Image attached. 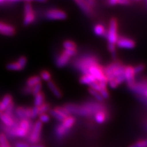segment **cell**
I'll use <instances>...</instances> for the list:
<instances>
[{"label":"cell","instance_id":"484cf974","mask_svg":"<svg viewBox=\"0 0 147 147\" xmlns=\"http://www.w3.org/2000/svg\"><path fill=\"white\" fill-rule=\"evenodd\" d=\"M0 147H10L6 136L3 134H0Z\"/></svg>","mask_w":147,"mask_h":147},{"label":"cell","instance_id":"7bdbcfd3","mask_svg":"<svg viewBox=\"0 0 147 147\" xmlns=\"http://www.w3.org/2000/svg\"><path fill=\"white\" fill-rule=\"evenodd\" d=\"M115 80L116 81V82L117 83V84L119 85V84H121L122 82H123L125 80V79L124 75H123V76H120L117 77V78H115Z\"/></svg>","mask_w":147,"mask_h":147},{"label":"cell","instance_id":"4fadbf2b","mask_svg":"<svg viewBox=\"0 0 147 147\" xmlns=\"http://www.w3.org/2000/svg\"><path fill=\"white\" fill-rule=\"evenodd\" d=\"M11 103H12V97L10 95H5L0 102V111L1 113L5 111Z\"/></svg>","mask_w":147,"mask_h":147},{"label":"cell","instance_id":"7dc6e473","mask_svg":"<svg viewBox=\"0 0 147 147\" xmlns=\"http://www.w3.org/2000/svg\"><path fill=\"white\" fill-rule=\"evenodd\" d=\"M108 49L112 53H115V45H108Z\"/></svg>","mask_w":147,"mask_h":147},{"label":"cell","instance_id":"603a6c76","mask_svg":"<svg viewBox=\"0 0 147 147\" xmlns=\"http://www.w3.org/2000/svg\"><path fill=\"white\" fill-rule=\"evenodd\" d=\"M106 114L104 113V112L100 111L98 112V113L95 115V119L97 123H104V121H106Z\"/></svg>","mask_w":147,"mask_h":147},{"label":"cell","instance_id":"74e56055","mask_svg":"<svg viewBox=\"0 0 147 147\" xmlns=\"http://www.w3.org/2000/svg\"><path fill=\"white\" fill-rule=\"evenodd\" d=\"M13 108H14V104H13V102H12V103H11L10 105H9L8 107L5 109V115L11 116V114H12V110H13Z\"/></svg>","mask_w":147,"mask_h":147},{"label":"cell","instance_id":"f5cc1de1","mask_svg":"<svg viewBox=\"0 0 147 147\" xmlns=\"http://www.w3.org/2000/svg\"><path fill=\"white\" fill-rule=\"evenodd\" d=\"M29 147H45L44 146H42V145H38V144H34V145H32V146H29Z\"/></svg>","mask_w":147,"mask_h":147},{"label":"cell","instance_id":"f35d334b","mask_svg":"<svg viewBox=\"0 0 147 147\" xmlns=\"http://www.w3.org/2000/svg\"><path fill=\"white\" fill-rule=\"evenodd\" d=\"M144 69V65H142V64H140V65H138V66H136V67L134 68V73L137 74V73H140L141 71H142Z\"/></svg>","mask_w":147,"mask_h":147},{"label":"cell","instance_id":"4dcf8cb0","mask_svg":"<svg viewBox=\"0 0 147 147\" xmlns=\"http://www.w3.org/2000/svg\"><path fill=\"white\" fill-rule=\"evenodd\" d=\"M16 113L20 118L26 119V117H25V108L23 107H18L16 110Z\"/></svg>","mask_w":147,"mask_h":147},{"label":"cell","instance_id":"9c48e42d","mask_svg":"<svg viewBox=\"0 0 147 147\" xmlns=\"http://www.w3.org/2000/svg\"><path fill=\"white\" fill-rule=\"evenodd\" d=\"M15 33L14 27L0 21V34L5 36H12Z\"/></svg>","mask_w":147,"mask_h":147},{"label":"cell","instance_id":"681fc988","mask_svg":"<svg viewBox=\"0 0 147 147\" xmlns=\"http://www.w3.org/2000/svg\"><path fill=\"white\" fill-rule=\"evenodd\" d=\"M23 92H24V93H32V88L29 87H26L25 88H24Z\"/></svg>","mask_w":147,"mask_h":147},{"label":"cell","instance_id":"3957f363","mask_svg":"<svg viewBox=\"0 0 147 147\" xmlns=\"http://www.w3.org/2000/svg\"><path fill=\"white\" fill-rule=\"evenodd\" d=\"M25 18H24V24L28 25L32 23L35 20V14L32 9L30 1H26L25 3Z\"/></svg>","mask_w":147,"mask_h":147},{"label":"cell","instance_id":"83f0119b","mask_svg":"<svg viewBox=\"0 0 147 147\" xmlns=\"http://www.w3.org/2000/svg\"><path fill=\"white\" fill-rule=\"evenodd\" d=\"M94 32L97 36H102L105 32V29L102 25H97L94 27Z\"/></svg>","mask_w":147,"mask_h":147},{"label":"cell","instance_id":"d6986e66","mask_svg":"<svg viewBox=\"0 0 147 147\" xmlns=\"http://www.w3.org/2000/svg\"><path fill=\"white\" fill-rule=\"evenodd\" d=\"M39 83H41V78H40V76H33L32 78H29L27 81V87L31 88H33Z\"/></svg>","mask_w":147,"mask_h":147},{"label":"cell","instance_id":"836d02e7","mask_svg":"<svg viewBox=\"0 0 147 147\" xmlns=\"http://www.w3.org/2000/svg\"><path fill=\"white\" fill-rule=\"evenodd\" d=\"M17 63H18V65L21 66V67L22 69H23L24 67H25L27 64V59L25 57H21L19 59H18Z\"/></svg>","mask_w":147,"mask_h":147},{"label":"cell","instance_id":"e0dca14e","mask_svg":"<svg viewBox=\"0 0 147 147\" xmlns=\"http://www.w3.org/2000/svg\"><path fill=\"white\" fill-rule=\"evenodd\" d=\"M74 123H75V119L74 118V117H67V118H65V120L62 121V123L61 125V126L63 127V128H65L66 130L69 131V129L73 126V125L74 124Z\"/></svg>","mask_w":147,"mask_h":147},{"label":"cell","instance_id":"cb8c5ba5","mask_svg":"<svg viewBox=\"0 0 147 147\" xmlns=\"http://www.w3.org/2000/svg\"><path fill=\"white\" fill-rule=\"evenodd\" d=\"M19 127L28 132L31 128V123L27 119H23V120L20 122Z\"/></svg>","mask_w":147,"mask_h":147},{"label":"cell","instance_id":"1f68e13d","mask_svg":"<svg viewBox=\"0 0 147 147\" xmlns=\"http://www.w3.org/2000/svg\"><path fill=\"white\" fill-rule=\"evenodd\" d=\"M50 106L49 104H46L44 103L42 105H41L40 107H38V110H39V115H42V114H45L46 112H47L49 110Z\"/></svg>","mask_w":147,"mask_h":147},{"label":"cell","instance_id":"44dd1931","mask_svg":"<svg viewBox=\"0 0 147 147\" xmlns=\"http://www.w3.org/2000/svg\"><path fill=\"white\" fill-rule=\"evenodd\" d=\"M44 101H45V95L42 92L35 95L34 105L36 107H40L42 105L44 104Z\"/></svg>","mask_w":147,"mask_h":147},{"label":"cell","instance_id":"ffe728a7","mask_svg":"<svg viewBox=\"0 0 147 147\" xmlns=\"http://www.w3.org/2000/svg\"><path fill=\"white\" fill-rule=\"evenodd\" d=\"M96 81L94 77L93 76H91V74H85L84 76H82L81 78L80 79V82H81L82 84H91Z\"/></svg>","mask_w":147,"mask_h":147},{"label":"cell","instance_id":"d6a6232c","mask_svg":"<svg viewBox=\"0 0 147 147\" xmlns=\"http://www.w3.org/2000/svg\"><path fill=\"white\" fill-rule=\"evenodd\" d=\"M89 92L93 96H94L95 98H96L98 101H100V102H102L103 100H104L103 97L101 96L100 93H99V92H97L96 91H95V90H93L91 89H89Z\"/></svg>","mask_w":147,"mask_h":147},{"label":"cell","instance_id":"277c9868","mask_svg":"<svg viewBox=\"0 0 147 147\" xmlns=\"http://www.w3.org/2000/svg\"><path fill=\"white\" fill-rule=\"evenodd\" d=\"M42 127V123L40 121H37L35 123L34 128L32 129V132L31 134L30 137H29V140L31 142L35 143L38 142L39 141L40 136V133H41V130Z\"/></svg>","mask_w":147,"mask_h":147},{"label":"cell","instance_id":"2e32d148","mask_svg":"<svg viewBox=\"0 0 147 147\" xmlns=\"http://www.w3.org/2000/svg\"><path fill=\"white\" fill-rule=\"evenodd\" d=\"M78 5L79 8L87 14H90L91 12V8L87 4L86 1H82V0H76L75 1Z\"/></svg>","mask_w":147,"mask_h":147},{"label":"cell","instance_id":"ba28073f","mask_svg":"<svg viewBox=\"0 0 147 147\" xmlns=\"http://www.w3.org/2000/svg\"><path fill=\"white\" fill-rule=\"evenodd\" d=\"M116 44L119 48H122V49H131L135 47V42L132 40L128 39L127 38H118Z\"/></svg>","mask_w":147,"mask_h":147},{"label":"cell","instance_id":"e575fe53","mask_svg":"<svg viewBox=\"0 0 147 147\" xmlns=\"http://www.w3.org/2000/svg\"><path fill=\"white\" fill-rule=\"evenodd\" d=\"M146 140H140L138 142L135 143V144H131V146L129 147H146Z\"/></svg>","mask_w":147,"mask_h":147},{"label":"cell","instance_id":"f546056e","mask_svg":"<svg viewBox=\"0 0 147 147\" xmlns=\"http://www.w3.org/2000/svg\"><path fill=\"white\" fill-rule=\"evenodd\" d=\"M40 78L42 79V80H45V81H51V74L47 71H42L41 72V74H40Z\"/></svg>","mask_w":147,"mask_h":147},{"label":"cell","instance_id":"b9f144b4","mask_svg":"<svg viewBox=\"0 0 147 147\" xmlns=\"http://www.w3.org/2000/svg\"><path fill=\"white\" fill-rule=\"evenodd\" d=\"M100 93L101 95V96L104 98H108V96H109V94H108V91L106 89H102L101 91H100Z\"/></svg>","mask_w":147,"mask_h":147},{"label":"cell","instance_id":"5b68a950","mask_svg":"<svg viewBox=\"0 0 147 147\" xmlns=\"http://www.w3.org/2000/svg\"><path fill=\"white\" fill-rule=\"evenodd\" d=\"M50 114L60 121H63L68 117L69 112L66 110L65 108H57L56 109L50 110Z\"/></svg>","mask_w":147,"mask_h":147},{"label":"cell","instance_id":"8992f818","mask_svg":"<svg viewBox=\"0 0 147 147\" xmlns=\"http://www.w3.org/2000/svg\"><path fill=\"white\" fill-rule=\"evenodd\" d=\"M46 16L48 18L51 20H63L65 19L67 15L63 11L57 9H53L48 11L46 14Z\"/></svg>","mask_w":147,"mask_h":147},{"label":"cell","instance_id":"7a4b0ae2","mask_svg":"<svg viewBox=\"0 0 147 147\" xmlns=\"http://www.w3.org/2000/svg\"><path fill=\"white\" fill-rule=\"evenodd\" d=\"M89 74L94 77L96 81L97 82H108L107 78H106V77L104 74V71H102V69L98 65H96V63L89 67Z\"/></svg>","mask_w":147,"mask_h":147},{"label":"cell","instance_id":"bcb514c9","mask_svg":"<svg viewBox=\"0 0 147 147\" xmlns=\"http://www.w3.org/2000/svg\"><path fill=\"white\" fill-rule=\"evenodd\" d=\"M16 147H29L28 144L24 142H17L15 144Z\"/></svg>","mask_w":147,"mask_h":147},{"label":"cell","instance_id":"4316f807","mask_svg":"<svg viewBox=\"0 0 147 147\" xmlns=\"http://www.w3.org/2000/svg\"><path fill=\"white\" fill-rule=\"evenodd\" d=\"M7 69H8L9 70H14V71H18L21 70L22 68L21 66L18 65L17 62H13V63H8L7 65Z\"/></svg>","mask_w":147,"mask_h":147},{"label":"cell","instance_id":"f907efd6","mask_svg":"<svg viewBox=\"0 0 147 147\" xmlns=\"http://www.w3.org/2000/svg\"><path fill=\"white\" fill-rule=\"evenodd\" d=\"M108 3L110 5H115L118 3V0H110V1H108Z\"/></svg>","mask_w":147,"mask_h":147},{"label":"cell","instance_id":"5bb4252c","mask_svg":"<svg viewBox=\"0 0 147 147\" xmlns=\"http://www.w3.org/2000/svg\"><path fill=\"white\" fill-rule=\"evenodd\" d=\"M69 58H70V57H69L68 55H66L65 53H63L62 55H60V56L57 58V65L59 67H64V66L67 65V63L69 62Z\"/></svg>","mask_w":147,"mask_h":147},{"label":"cell","instance_id":"f1b7e54d","mask_svg":"<svg viewBox=\"0 0 147 147\" xmlns=\"http://www.w3.org/2000/svg\"><path fill=\"white\" fill-rule=\"evenodd\" d=\"M63 47L65 48V50H68V49H75L76 48V46L74 42L67 40L63 42Z\"/></svg>","mask_w":147,"mask_h":147},{"label":"cell","instance_id":"db71d44e","mask_svg":"<svg viewBox=\"0 0 147 147\" xmlns=\"http://www.w3.org/2000/svg\"><path fill=\"white\" fill-rule=\"evenodd\" d=\"M5 1H2V0H0V4H1V3H3Z\"/></svg>","mask_w":147,"mask_h":147},{"label":"cell","instance_id":"52a82bcc","mask_svg":"<svg viewBox=\"0 0 147 147\" xmlns=\"http://www.w3.org/2000/svg\"><path fill=\"white\" fill-rule=\"evenodd\" d=\"M134 76H135V73H134V67H131V66H127V67H125V79L127 82L129 86L130 87L135 84V82H135L134 81Z\"/></svg>","mask_w":147,"mask_h":147},{"label":"cell","instance_id":"8fae6325","mask_svg":"<svg viewBox=\"0 0 147 147\" xmlns=\"http://www.w3.org/2000/svg\"><path fill=\"white\" fill-rule=\"evenodd\" d=\"M8 134L12 136H18V137H25L26 136L28 132L25 131V129L20 127H15L14 128L9 127L8 129Z\"/></svg>","mask_w":147,"mask_h":147},{"label":"cell","instance_id":"6da1fadb","mask_svg":"<svg viewBox=\"0 0 147 147\" xmlns=\"http://www.w3.org/2000/svg\"><path fill=\"white\" fill-rule=\"evenodd\" d=\"M107 38L109 45H115L118 40L117 35V23L115 18H113L110 22L109 30L107 34Z\"/></svg>","mask_w":147,"mask_h":147},{"label":"cell","instance_id":"c3c4849f","mask_svg":"<svg viewBox=\"0 0 147 147\" xmlns=\"http://www.w3.org/2000/svg\"><path fill=\"white\" fill-rule=\"evenodd\" d=\"M130 3L129 1L128 0H118V3L121 5H127Z\"/></svg>","mask_w":147,"mask_h":147},{"label":"cell","instance_id":"8d00e7d4","mask_svg":"<svg viewBox=\"0 0 147 147\" xmlns=\"http://www.w3.org/2000/svg\"><path fill=\"white\" fill-rule=\"evenodd\" d=\"M41 89H42L41 83L38 84L37 85H36L35 87L32 88V93L36 95V94H38V93H39L41 92Z\"/></svg>","mask_w":147,"mask_h":147},{"label":"cell","instance_id":"7c38bea8","mask_svg":"<svg viewBox=\"0 0 147 147\" xmlns=\"http://www.w3.org/2000/svg\"><path fill=\"white\" fill-rule=\"evenodd\" d=\"M131 89L136 92V93H139V94L143 95L146 97L147 95L146 91V85L145 84H134L131 87Z\"/></svg>","mask_w":147,"mask_h":147},{"label":"cell","instance_id":"7402d4cb","mask_svg":"<svg viewBox=\"0 0 147 147\" xmlns=\"http://www.w3.org/2000/svg\"><path fill=\"white\" fill-rule=\"evenodd\" d=\"M124 71H125V67L124 66H123L122 65H120V64H119V65L116 67L115 69L113 71V78H115L118 76H123V75H124Z\"/></svg>","mask_w":147,"mask_h":147},{"label":"cell","instance_id":"d590c367","mask_svg":"<svg viewBox=\"0 0 147 147\" xmlns=\"http://www.w3.org/2000/svg\"><path fill=\"white\" fill-rule=\"evenodd\" d=\"M40 122L42 123H48L50 120V117H49V115H47V114H42V115H40Z\"/></svg>","mask_w":147,"mask_h":147},{"label":"cell","instance_id":"ac0fdd59","mask_svg":"<svg viewBox=\"0 0 147 147\" xmlns=\"http://www.w3.org/2000/svg\"><path fill=\"white\" fill-rule=\"evenodd\" d=\"M48 86H49V89H51V91L53 92V94H54L55 96L58 97V98L61 97L62 96L61 93L59 89H58L57 87V85L54 83V82L53 81H49L48 82Z\"/></svg>","mask_w":147,"mask_h":147},{"label":"cell","instance_id":"ee69618b","mask_svg":"<svg viewBox=\"0 0 147 147\" xmlns=\"http://www.w3.org/2000/svg\"><path fill=\"white\" fill-rule=\"evenodd\" d=\"M25 117L27 119H32V108H25Z\"/></svg>","mask_w":147,"mask_h":147},{"label":"cell","instance_id":"9a60e30c","mask_svg":"<svg viewBox=\"0 0 147 147\" xmlns=\"http://www.w3.org/2000/svg\"><path fill=\"white\" fill-rule=\"evenodd\" d=\"M0 119H1V121L3 123V124H4L5 125H6L8 127L11 128L12 127L14 126V121L13 119H12L11 116L5 115V113H2V115L0 117Z\"/></svg>","mask_w":147,"mask_h":147},{"label":"cell","instance_id":"f6af8a7d","mask_svg":"<svg viewBox=\"0 0 147 147\" xmlns=\"http://www.w3.org/2000/svg\"><path fill=\"white\" fill-rule=\"evenodd\" d=\"M109 84H110V87L111 88H113V89H114V88H116L117 86H118V84H117V82H116L115 79L113 80H110V81H109Z\"/></svg>","mask_w":147,"mask_h":147},{"label":"cell","instance_id":"ab89813d","mask_svg":"<svg viewBox=\"0 0 147 147\" xmlns=\"http://www.w3.org/2000/svg\"><path fill=\"white\" fill-rule=\"evenodd\" d=\"M39 115V110H38V107H35L32 108V118H36Z\"/></svg>","mask_w":147,"mask_h":147},{"label":"cell","instance_id":"d4e9b609","mask_svg":"<svg viewBox=\"0 0 147 147\" xmlns=\"http://www.w3.org/2000/svg\"><path fill=\"white\" fill-rule=\"evenodd\" d=\"M67 131H68L66 130L65 128H63V127L61 126V125H59L56 128V134L59 138L63 137V136H65V134H67Z\"/></svg>","mask_w":147,"mask_h":147},{"label":"cell","instance_id":"30bf717a","mask_svg":"<svg viewBox=\"0 0 147 147\" xmlns=\"http://www.w3.org/2000/svg\"><path fill=\"white\" fill-rule=\"evenodd\" d=\"M95 61L93 59L89 58L87 59H84V61L80 62V63L79 64V68L81 71H82L84 74H89V67L95 64Z\"/></svg>","mask_w":147,"mask_h":147},{"label":"cell","instance_id":"816d5d0a","mask_svg":"<svg viewBox=\"0 0 147 147\" xmlns=\"http://www.w3.org/2000/svg\"><path fill=\"white\" fill-rule=\"evenodd\" d=\"M86 2L87 3V4L89 5L90 7H93L94 6V4H95V1H93V0H87V1H86Z\"/></svg>","mask_w":147,"mask_h":147},{"label":"cell","instance_id":"60d3db41","mask_svg":"<svg viewBox=\"0 0 147 147\" xmlns=\"http://www.w3.org/2000/svg\"><path fill=\"white\" fill-rule=\"evenodd\" d=\"M64 53H65L66 55H68L69 57H71L74 56L75 54L76 53V49H68V50H65V51L63 52Z\"/></svg>","mask_w":147,"mask_h":147},{"label":"cell","instance_id":"11a10c76","mask_svg":"<svg viewBox=\"0 0 147 147\" xmlns=\"http://www.w3.org/2000/svg\"><path fill=\"white\" fill-rule=\"evenodd\" d=\"M2 113H1V111H0V117H1V115H2Z\"/></svg>","mask_w":147,"mask_h":147}]
</instances>
